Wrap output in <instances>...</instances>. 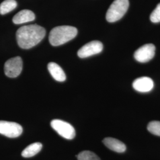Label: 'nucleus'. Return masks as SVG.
I'll return each mask as SVG.
<instances>
[{"mask_svg": "<svg viewBox=\"0 0 160 160\" xmlns=\"http://www.w3.org/2000/svg\"><path fill=\"white\" fill-rule=\"evenodd\" d=\"M46 35V30L37 24L24 26L18 29L16 39L18 46L28 49L37 45Z\"/></svg>", "mask_w": 160, "mask_h": 160, "instance_id": "f257e3e1", "label": "nucleus"}, {"mask_svg": "<svg viewBox=\"0 0 160 160\" xmlns=\"http://www.w3.org/2000/svg\"><path fill=\"white\" fill-rule=\"evenodd\" d=\"M77 28L70 26H61L54 28L49 36V40L52 46L62 45L73 39L77 35Z\"/></svg>", "mask_w": 160, "mask_h": 160, "instance_id": "f03ea898", "label": "nucleus"}, {"mask_svg": "<svg viewBox=\"0 0 160 160\" xmlns=\"http://www.w3.org/2000/svg\"><path fill=\"white\" fill-rule=\"evenodd\" d=\"M129 6V0H114L106 12L107 21L113 23L119 20L125 14Z\"/></svg>", "mask_w": 160, "mask_h": 160, "instance_id": "7ed1b4c3", "label": "nucleus"}, {"mask_svg": "<svg viewBox=\"0 0 160 160\" xmlns=\"http://www.w3.org/2000/svg\"><path fill=\"white\" fill-rule=\"evenodd\" d=\"M51 125L60 136L67 139H72L75 137L74 128L67 122L54 119L52 120Z\"/></svg>", "mask_w": 160, "mask_h": 160, "instance_id": "20e7f679", "label": "nucleus"}, {"mask_svg": "<svg viewBox=\"0 0 160 160\" xmlns=\"http://www.w3.org/2000/svg\"><path fill=\"white\" fill-rule=\"evenodd\" d=\"M23 132V128L20 124L12 122L0 120V134L7 137H18Z\"/></svg>", "mask_w": 160, "mask_h": 160, "instance_id": "39448f33", "label": "nucleus"}, {"mask_svg": "<svg viewBox=\"0 0 160 160\" xmlns=\"http://www.w3.org/2000/svg\"><path fill=\"white\" fill-rule=\"evenodd\" d=\"M23 69L22 59L20 57L12 58L6 61L4 72L9 78H16L21 74Z\"/></svg>", "mask_w": 160, "mask_h": 160, "instance_id": "423d86ee", "label": "nucleus"}, {"mask_svg": "<svg viewBox=\"0 0 160 160\" xmlns=\"http://www.w3.org/2000/svg\"><path fill=\"white\" fill-rule=\"evenodd\" d=\"M103 45L100 41L94 40L82 46L77 52L80 58H86L100 53L103 51Z\"/></svg>", "mask_w": 160, "mask_h": 160, "instance_id": "0eeeda50", "label": "nucleus"}, {"mask_svg": "<svg viewBox=\"0 0 160 160\" xmlns=\"http://www.w3.org/2000/svg\"><path fill=\"white\" fill-rule=\"evenodd\" d=\"M155 47L153 44L149 43L140 47L134 53L135 59L139 62H147L155 55Z\"/></svg>", "mask_w": 160, "mask_h": 160, "instance_id": "6e6552de", "label": "nucleus"}, {"mask_svg": "<svg viewBox=\"0 0 160 160\" xmlns=\"http://www.w3.org/2000/svg\"><path fill=\"white\" fill-rule=\"evenodd\" d=\"M133 88L138 92H147L152 90L154 82L147 77H142L135 80L132 84Z\"/></svg>", "mask_w": 160, "mask_h": 160, "instance_id": "1a4fd4ad", "label": "nucleus"}, {"mask_svg": "<svg viewBox=\"0 0 160 160\" xmlns=\"http://www.w3.org/2000/svg\"><path fill=\"white\" fill-rule=\"evenodd\" d=\"M103 142L106 147L114 152L122 153L126 151V145L119 140L113 138H106L104 139Z\"/></svg>", "mask_w": 160, "mask_h": 160, "instance_id": "9d476101", "label": "nucleus"}, {"mask_svg": "<svg viewBox=\"0 0 160 160\" xmlns=\"http://www.w3.org/2000/svg\"><path fill=\"white\" fill-rule=\"evenodd\" d=\"M35 19L34 12L29 10H23L16 14L12 18L13 23L20 24L33 21Z\"/></svg>", "mask_w": 160, "mask_h": 160, "instance_id": "9b49d317", "label": "nucleus"}, {"mask_svg": "<svg viewBox=\"0 0 160 160\" xmlns=\"http://www.w3.org/2000/svg\"><path fill=\"white\" fill-rule=\"evenodd\" d=\"M48 69L52 77L57 81L63 82L66 80V75L62 68L55 62H50L48 65Z\"/></svg>", "mask_w": 160, "mask_h": 160, "instance_id": "f8f14e48", "label": "nucleus"}, {"mask_svg": "<svg viewBox=\"0 0 160 160\" xmlns=\"http://www.w3.org/2000/svg\"><path fill=\"white\" fill-rule=\"evenodd\" d=\"M42 148V144L40 142H34L29 145L22 152L24 158H30L38 154Z\"/></svg>", "mask_w": 160, "mask_h": 160, "instance_id": "ddd939ff", "label": "nucleus"}, {"mask_svg": "<svg viewBox=\"0 0 160 160\" xmlns=\"http://www.w3.org/2000/svg\"><path fill=\"white\" fill-rule=\"evenodd\" d=\"M17 6L15 0H5L0 4V14L2 15L7 14L14 10Z\"/></svg>", "mask_w": 160, "mask_h": 160, "instance_id": "4468645a", "label": "nucleus"}, {"mask_svg": "<svg viewBox=\"0 0 160 160\" xmlns=\"http://www.w3.org/2000/svg\"><path fill=\"white\" fill-rule=\"evenodd\" d=\"M78 160H101L95 153L90 151H84L77 155Z\"/></svg>", "mask_w": 160, "mask_h": 160, "instance_id": "2eb2a0df", "label": "nucleus"}, {"mask_svg": "<svg viewBox=\"0 0 160 160\" xmlns=\"http://www.w3.org/2000/svg\"><path fill=\"white\" fill-rule=\"evenodd\" d=\"M147 129L149 132L157 136L160 137V122L152 121L147 126Z\"/></svg>", "mask_w": 160, "mask_h": 160, "instance_id": "dca6fc26", "label": "nucleus"}, {"mask_svg": "<svg viewBox=\"0 0 160 160\" xmlns=\"http://www.w3.org/2000/svg\"><path fill=\"white\" fill-rule=\"evenodd\" d=\"M150 20L153 23L160 22V3H159L150 16Z\"/></svg>", "mask_w": 160, "mask_h": 160, "instance_id": "f3484780", "label": "nucleus"}]
</instances>
